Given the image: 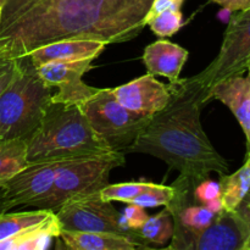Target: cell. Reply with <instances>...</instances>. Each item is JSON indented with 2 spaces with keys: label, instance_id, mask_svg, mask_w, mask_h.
Masks as SVG:
<instances>
[{
  "label": "cell",
  "instance_id": "6da1fadb",
  "mask_svg": "<svg viewBox=\"0 0 250 250\" xmlns=\"http://www.w3.org/2000/svg\"><path fill=\"white\" fill-rule=\"evenodd\" d=\"M153 0H5L0 14V55L20 59L65 39L105 44L136 38Z\"/></svg>",
  "mask_w": 250,
  "mask_h": 250
},
{
  "label": "cell",
  "instance_id": "7a4b0ae2",
  "mask_svg": "<svg viewBox=\"0 0 250 250\" xmlns=\"http://www.w3.org/2000/svg\"><path fill=\"white\" fill-rule=\"evenodd\" d=\"M167 105L151 116L136 141L125 150L155 156L180 172L175 183L194 189L210 177L229 172V163L205 134L200 121L208 92L192 77L170 83Z\"/></svg>",
  "mask_w": 250,
  "mask_h": 250
},
{
  "label": "cell",
  "instance_id": "3957f363",
  "mask_svg": "<svg viewBox=\"0 0 250 250\" xmlns=\"http://www.w3.org/2000/svg\"><path fill=\"white\" fill-rule=\"evenodd\" d=\"M27 160L60 161L111 153L80 106L50 103L41 125L27 139Z\"/></svg>",
  "mask_w": 250,
  "mask_h": 250
},
{
  "label": "cell",
  "instance_id": "277c9868",
  "mask_svg": "<svg viewBox=\"0 0 250 250\" xmlns=\"http://www.w3.org/2000/svg\"><path fill=\"white\" fill-rule=\"evenodd\" d=\"M51 95L29 56L20 58L19 73L0 95V138L27 141L41 125Z\"/></svg>",
  "mask_w": 250,
  "mask_h": 250
},
{
  "label": "cell",
  "instance_id": "5b68a950",
  "mask_svg": "<svg viewBox=\"0 0 250 250\" xmlns=\"http://www.w3.org/2000/svg\"><path fill=\"white\" fill-rule=\"evenodd\" d=\"M125 154L121 151L61 160L53 189L43 209L56 211L70 200L100 192L109 185L110 172L125 165Z\"/></svg>",
  "mask_w": 250,
  "mask_h": 250
},
{
  "label": "cell",
  "instance_id": "8992f818",
  "mask_svg": "<svg viewBox=\"0 0 250 250\" xmlns=\"http://www.w3.org/2000/svg\"><path fill=\"white\" fill-rule=\"evenodd\" d=\"M80 109L107 146L124 154L151 119L125 107L112 94L111 88L100 89L81 104Z\"/></svg>",
  "mask_w": 250,
  "mask_h": 250
},
{
  "label": "cell",
  "instance_id": "52a82bcc",
  "mask_svg": "<svg viewBox=\"0 0 250 250\" xmlns=\"http://www.w3.org/2000/svg\"><path fill=\"white\" fill-rule=\"evenodd\" d=\"M250 59V7L234 15L225 32L216 58L193 80L209 92L212 85L233 75L247 72Z\"/></svg>",
  "mask_w": 250,
  "mask_h": 250
},
{
  "label": "cell",
  "instance_id": "ba28073f",
  "mask_svg": "<svg viewBox=\"0 0 250 250\" xmlns=\"http://www.w3.org/2000/svg\"><path fill=\"white\" fill-rule=\"evenodd\" d=\"M54 212L63 231L109 232L133 237L143 242L136 233L124 229L121 212L117 211L111 202L103 199L100 192L70 200Z\"/></svg>",
  "mask_w": 250,
  "mask_h": 250
},
{
  "label": "cell",
  "instance_id": "9c48e42d",
  "mask_svg": "<svg viewBox=\"0 0 250 250\" xmlns=\"http://www.w3.org/2000/svg\"><path fill=\"white\" fill-rule=\"evenodd\" d=\"M93 59L75 61H53L37 67L39 77L46 85L56 88L58 92L51 95V103L80 106L99 92L83 82L82 76L90 68Z\"/></svg>",
  "mask_w": 250,
  "mask_h": 250
},
{
  "label": "cell",
  "instance_id": "30bf717a",
  "mask_svg": "<svg viewBox=\"0 0 250 250\" xmlns=\"http://www.w3.org/2000/svg\"><path fill=\"white\" fill-rule=\"evenodd\" d=\"M60 161L29 163L27 167L6 181L2 186L12 207L43 209L53 189Z\"/></svg>",
  "mask_w": 250,
  "mask_h": 250
},
{
  "label": "cell",
  "instance_id": "8fae6325",
  "mask_svg": "<svg viewBox=\"0 0 250 250\" xmlns=\"http://www.w3.org/2000/svg\"><path fill=\"white\" fill-rule=\"evenodd\" d=\"M250 231L234 211L222 210L211 224L195 234L190 250H244Z\"/></svg>",
  "mask_w": 250,
  "mask_h": 250
},
{
  "label": "cell",
  "instance_id": "7c38bea8",
  "mask_svg": "<svg viewBox=\"0 0 250 250\" xmlns=\"http://www.w3.org/2000/svg\"><path fill=\"white\" fill-rule=\"evenodd\" d=\"M112 94L127 109L151 117L167 105L171 90L168 85L159 82L148 73L126 84L112 88Z\"/></svg>",
  "mask_w": 250,
  "mask_h": 250
},
{
  "label": "cell",
  "instance_id": "4fadbf2b",
  "mask_svg": "<svg viewBox=\"0 0 250 250\" xmlns=\"http://www.w3.org/2000/svg\"><path fill=\"white\" fill-rule=\"evenodd\" d=\"M216 99L226 105L241 125L250 151V76H229L212 85L208 92V100Z\"/></svg>",
  "mask_w": 250,
  "mask_h": 250
},
{
  "label": "cell",
  "instance_id": "5bb4252c",
  "mask_svg": "<svg viewBox=\"0 0 250 250\" xmlns=\"http://www.w3.org/2000/svg\"><path fill=\"white\" fill-rule=\"evenodd\" d=\"M106 44L92 39H65L37 48L29 54L36 67L53 61H75L83 59H97Z\"/></svg>",
  "mask_w": 250,
  "mask_h": 250
},
{
  "label": "cell",
  "instance_id": "9a60e30c",
  "mask_svg": "<svg viewBox=\"0 0 250 250\" xmlns=\"http://www.w3.org/2000/svg\"><path fill=\"white\" fill-rule=\"evenodd\" d=\"M188 59V51L181 45L165 39L149 44L143 54V61L148 73L166 77L170 83L180 80L181 71Z\"/></svg>",
  "mask_w": 250,
  "mask_h": 250
},
{
  "label": "cell",
  "instance_id": "2e32d148",
  "mask_svg": "<svg viewBox=\"0 0 250 250\" xmlns=\"http://www.w3.org/2000/svg\"><path fill=\"white\" fill-rule=\"evenodd\" d=\"M61 242L65 248L72 250H137L146 249L143 242L124 234L109 232L61 231Z\"/></svg>",
  "mask_w": 250,
  "mask_h": 250
},
{
  "label": "cell",
  "instance_id": "e0dca14e",
  "mask_svg": "<svg viewBox=\"0 0 250 250\" xmlns=\"http://www.w3.org/2000/svg\"><path fill=\"white\" fill-rule=\"evenodd\" d=\"M61 225L54 214L48 221L0 242V250H43L60 236Z\"/></svg>",
  "mask_w": 250,
  "mask_h": 250
},
{
  "label": "cell",
  "instance_id": "ac0fdd59",
  "mask_svg": "<svg viewBox=\"0 0 250 250\" xmlns=\"http://www.w3.org/2000/svg\"><path fill=\"white\" fill-rule=\"evenodd\" d=\"M220 198L224 209L234 211L250 188V156L236 172L220 175Z\"/></svg>",
  "mask_w": 250,
  "mask_h": 250
},
{
  "label": "cell",
  "instance_id": "d6986e66",
  "mask_svg": "<svg viewBox=\"0 0 250 250\" xmlns=\"http://www.w3.org/2000/svg\"><path fill=\"white\" fill-rule=\"evenodd\" d=\"M28 165L24 139L0 138V186Z\"/></svg>",
  "mask_w": 250,
  "mask_h": 250
},
{
  "label": "cell",
  "instance_id": "ffe728a7",
  "mask_svg": "<svg viewBox=\"0 0 250 250\" xmlns=\"http://www.w3.org/2000/svg\"><path fill=\"white\" fill-rule=\"evenodd\" d=\"M55 212L46 209L36 211L4 212L0 215V242L9 239L26 229L39 226L54 216Z\"/></svg>",
  "mask_w": 250,
  "mask_h": 250
},
{
  "label": "cell",
  "instance_id": "44dd1931",
  "mask_svg": "<svg viewBox=\"0 0 250 250\" xmlns=\"http://www.w3.org/2000/svg\"><path fill=\"white\" fill-rule=\"evenodd\" d=\"M134 233L146 244H158L164 246L166 242L171 241L173 234L172 215L165 208L164 211L154 216H149L146 221L134 231Z\"/></svg>",
  "mask_w": 250,
  "mask_h": 250
},
{
  "label": "cell",
  "instance_id": "7402d4cb",
  "mask_svg": "<svg viewBox=\"0 0 250 250\" xmlns=\"http://www.w3.org/2000/svg\"><path fill=\"white\" fill-rule=\"evenodd\" d=\"M151 182H126L107 185L100 190V197L109 202L132 203L141 193L150 187Z\"/></svg>",
  "mask_w": 250,
  "mask_h": 250
},
{
  "label": "cell",
  "instance_id": "603a6c76",
  "mask_svg": "<svg viewBox=\"0 0 250 250\" xmlns=\"http://www.w3.org/2000/svg\"><path fill=\"white\" fill-rule=\"evenodd\" d=\"M183 15L181 10H165L153 19H150L146 26L160 38L173 36L182 27Z\"/></svg>",
  "mask_w": 250,
  "mask_h": 250
},
{
  "label": "cell",
  "instance_id": "cb8c5ba5",
  "mask_svg": "<svg viewBox=\"0 0 250 250\" xmlns=\"http://www.w3.org/2000/svg\"><path fill=\"white\" fill-rule=\"evenodd\" d=\"M173 195L172 186H164L151 183L150 187L143 193L138 195L133 200V204L141 205L144 209L146 208H155V207H166L170 203L171 198Z\"/></svg>",
  "mask_w": 250,
  "mask_h": 250
},
{
  "label": "cell",
  "instance_id": "d4e9b609",
  "mask_svg": "<svg viewBox=\"0 0 250 250\" xmlns=\"http://www.w3.org/2000/svg\"><path fill=\"white\" fill-rule=\"evenodd\" d=\"M148 217L143 207L128 203V205L121 212V224L126 231L134 233V231L138 229Z\"/></svg>",
  "mask_w": 250,
  "mask_h": 250
},
{
  "label": "cell",
  "instance_id": "484cf974",
  "mask_svg": "<svg viewBox=\"0 0 250 250\" xmlns=\"http://www.w3.org/2000/svg\"><path fill=\"white\" fill-rule=\"evenodd\" d=\"M216 198H220V185L210 177L198 183L193 189V199L198 204L205 205Z\"/></svg>",
  "mask_w": 250,
  "mask_h": 250
},
{
  "label": "cell",
  "instance_id": "4316f807",
  "mask_svg": "<svg viewBox=\"0 0 250 250\" xmlns=\"http://www.w3.org/2000/svg\"><path fill=\"white\" fill-rule=\"evenodd\" d=\"M20 71V59L0 55V95L6 90Z\"/></svg>",
  "mask_w": 250,
  "mask_h": 250
},
{
  "label": "cell",
  "instance_id": "83f0119b",
  "mask_svg": "<svg viewBox=\"0 0 250 250\" xmlns=\"http://www.w3.org/2000/svg\"><path fill=\"white\" fill-rule=\"evenodd\" d=\"M183 1L185 0H153L150 9L146 16V24L148 23L149 20L165 10H181Z\"/></svg>",
  "mask_w": 250,
  "mask_h": 250
},
{
  "label": "cell",
  "instance_id": "f1b7e54d",
  "mask_svg": "<svg viewBox=\"0 0 250 250\" xmlns=\"http://www.w3.org/2000/svg\"><path fill=\"white\" fill-rule=\"evenodd\" d=\"M234 212L243 220V222L247 225V227H248L250 231V188L246 197L243 198V200L236 208Z\"/></svg>",
  "mask_w": 250,
  "mask_h": 250
},
{
  "label": "cell",
  "instance_id": "f546056e",
  "mask_svg": "<svg viewBox=\"0 0 250 250\" xmlns=\"http://www.w3.org/2000/svg\"><path fill=\"white\" fill-rule=\"evenodd\" d=\"M229 11H241L250 7V0H211Z\"/></svg>",
  "mask_w": 250,
  "mask_h": 250
},
{
  "label": "cell",
  "instance_id": "4dcf8cb0",
  "mask_svg": "<svg viewBox=\"0 0 250 250\" xmlns=\"http://www.w3.org/2000/svg\"><path fill=\"white\" fill-rule=\"evenodd\" d=\"M12 204L10 203L9 198H7L6 192H5L4 186H0V215L4 214V212L9 211L12 209Z\"/></svg>",
  "mask_w": 250,
  "mask_h": 250
},
{
  "label": "cell",
  "instance_id": "1f68e13d",
  "mask_svg": "<svg viewBox=\"0 0 250 250\" xmlns=\"http://www.w3.org/2000/svg\"><path fill=\"white\" fill-rule=\"evenodd\" d=\"M205 207H207L210 211L214 212V214H219V212H221L222 210H225L224 205H222V202H221V198H216V199L211 200V202H209L208 204H205Z\"/></svg>",
  "mask_w": 250,
  "mask_h": 250
},
{
  "label": "cell",
  "instance_id": "d6a6232c",
  "mask_svg": "<svg viewBox=\"0 0 250 250\" xmlns=\"http://www.w3.org/2000/svg\"><path fill=\"white\" fill-rule=\"evenodd\" d=\"M244 250H250V237H249L248 242H247V244H246V248H244Z\"/></svg>",
  "mask_w": 250,
  "mask_h": 250
},
{
  "label": "cell",
  "instance_id": "836d02e7",
  "mask_svg": "<svg viewBox=\"0 0 250 250\" xmlns=\"http://www.w3.org/2000/svg\"><path fill=\"white\" fill-rule=\"evenodd\" d=\"M247 70H250V59L248 60V63H247Z\"/></svg>",
  "mask_w": 250,
  "mask_h": 250
},
{
  "label": "cell",
  "instance_id": "e575fe53",
  "mask_svg": "<svg viewBox=\"0 0 250 250\" xmlns=\"http://www.w3.org/2000/svg\"><path fill=\"white\" fill-rule=\"evenodd\" d=\"M4 2H5V0H0V9H1V7H2Z\"/></svg>",
  "mask_w": 250,
  "mask_h": 250
},
{
  "label": "cell",
  "instance_id": "d590c367",
  "mask_svg": "<svg viewBox=\"0 0 250 250\" xmlns=\"http://www.w3.org/2000/svg\"><path fill=\"white\" fill-rule=\"evenodd\" d=\"M247 71H248V73H249V76H250V70H247ZM248 156H250V151L248 153Z\"/></svg>",
  "mask_w": 250,
  "mask_h": 250
},
{
  "label": "cell",
  "instance_id": "8d00e7d4",
  "mask_svg": "<svg viewBox=\"0 0 250 250\" xmlns=\"http://www.w3.org/2000/svg\"><path fill=\"white\" fill-rule=\"evenodd\" d=\"M0 14H1V9H0Z\"/></svg>",
  "mask_w": 250,
  "mask_h": 250
}]
</instances>
